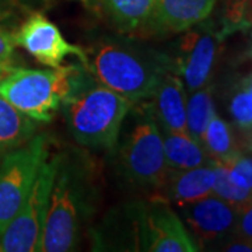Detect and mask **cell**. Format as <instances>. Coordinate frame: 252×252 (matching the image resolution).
<instances>
[{"label": "cell", "instance_id": "6da1fadb", "mask_svg": "<svg viewBox=\"0 0 252 252\" xmlns=\"http://www.w3.org/2000/svg\"><path fill=\"white\" fill-rule=\"evenodd\" d=\"M101 196L99 167L91 154L84 147L58 152V167L38 251H74L98 210Z\"/></svg>", "mask_w": 252, "mask_h": 252}, {"label": "cell", "instance_id": "7a4b0ae2", "mask_svg": "<svg viewBox=\"0 0 252 252\" xmlns=\"http://www.w3.org/2000/svg\"><path fill=\"white\" fill-rule=\"evenodd\" d=\"M84 49L91 76L132 104L152 98L162 77L175 70L171 55L127 36H98Z\"/></svg>", "mask_w": 252, "mask_h": 252}, {"label": "cell", "instance_id": "3957f363", "mask_svg": "<svg viewBox=\"0 0 252 252\" xmlns=\"http://www.w3.org/2000/svg\"><path fill=\"white\" fill-rule=\"evenodd\" d=\"M114 150H117L118 172L126 184L136 188L161 189L170 168L152 99L132 105Z\"/></svg>", "mask_w": 252, "mask_h": 252}, {"label": "cell", "instance_id": "277c9868", "mask_svg": "<svg viewBox=\"0 0 252 252\" xmlns=\"http://www.w3.org/2000/svg\"><path fill=\"white\" fill-rule=\"evenodd\" d=\"M90 79L81 62L49 69L16 67L0 79V95L30 119L48 124L64 99Z\"/></svg>", "mask_w": 252, "mask_h": 252}, {"label": "cell", "instance_id": "5b68a950", "mask_svg": "<svg viewBox=\"0 0 252 252\" xmlns=\"http://www.w3.org/2000/svg\"><path fill=\"white\" fill-rule=\"evenodd\" d=\"M132 105L93 77L64 99L62 111L67 129L80 147L114 150Z\"/></svg>", "mask_w": 252, "mask_h": 252}, {"label": "cell", "instance_id": "8992f818", "mask_svg": "<svg viewBox=\"0 0 252 252\" xmlns=\"http://www.w3.org/2000/svg\"><path fill=\"white\" fill-rule=\"evenodd\" d=\"M124 250L150 252H196L198 243L175 213L171 202L160 195L137 200L114 220Z\"/></svg>", "mask_w": 252, "mask_h": 252}, {"label": "cell", "instance_id": "52a82bcc", "mask_svg": "<svg viewBox=\"0 0 252 252\" xmlns=\"http://www.w3.org/2000/svg\"><path fill=\"white\" fill-rule=\"evenodd\" d=\"M51 146L48 133H35L0 162V235L27 199Z\"/></svg>", "mask_w": 252, "mask_h": 252}, {"label": "cell", "instance_id": "ba28073f", "mask_svg": "<svg viewBox=\"0 0 252 252\" xmlns=\"http://www.w3.org/2000/svg\"><path fill=\"white\" fill-rule=\"evenodd\" d=\"M56 167L58 153H49L39 168L27 199L0 235V252L38 251Z\"/></svg>", "mask_w": 252, "mask_h": 252}, {"label": "cell", "instance_id": "9c48e42d", "mask_svg": "<svg viewBox=\"0 0 252 252\" xmlns=\"http://www.w3.org/2000/svg\"><path fill=\"white\" fill-rule=\"evenodd\" d=\"M13 34L16 45L44 66L59 67L69 56H76L83 64L86 63V49L66 41L58 26L38 10L30 13Z\"/></svg>", "mask_w": 252, "mask_h": 252}, {"label": "cell", "instance_id": "30bf717a", "mask_svg": "<svg viewBox=\"0 0 252 252\" xmlns=\"http://www.w3.org/2000/svg\"><path fill=\"white\" fill-rule=\"evenodd\" d=\"M221 39L219 32L202 26V23L184 31L177 52L171 58L175 72L189 91L205 87L210 80Z\"/></svg>", "mask_w": 252, "mask_h": 252}, {"label": "cell", "instance_id": "8fae6325", "mask_svg": "<svg viewBox=\"0 0 252 252\" xmlns=\"http://www.w3.org/2000/svg\"><path fill=\"white\" fill-rule=\"evenodd\" d=\"M180 207L199 247L219 244L234 231L237 210L215 193Z\"/></svg>", "mask_w": 252, "mask_h": 252}, {"label": "cell", "instance_id": "7c38bea8", "mask_svg": "<svg viewBox=\"0 0 252 252\" xmlns=\"http://www.w3.org/2000/svg\"><path fill=\"white\" fill-rule=\"evenodd\" d=\"M215 4L216 0H157L143 32L160 36L184 32L203 23Z\"/></svg>", "mask_w": 252, "mask_h": 252}, {"label": "cell", "instance_id": "4fadbf2b", "mask_svg": "<svg viewBox=\"0 0 252 252\" xmlns=\"http://www.w3.org/2000/svg\"><path fill=\"white\" fill-rule=\"evenodd\" d=\"M150 99L154 114L162 129L188 133L187 87L178 73L175 70L167 73Z\"/></svg>", "mask_w": 252, "mask_h": 252}, {"label": "cell", "instance_id": "5bb4252c", "mask_svg": "<svg viewBox=\"0 0 252 252\" xmlns=\"http://www.w3.org/2000/svg\"><path fill=\"white\" fill-rule=\"evenodd\" d=\"M215 177V161L190 170L170 171L161 195L178 206L188 205L213 193Z\"/></svg>", "mask_w": 252, "mask_h": 252}, {"label": "cell", "instance_id": "9a60e30c", "mask_svg": "<svg viewBox=\"0 0 252 252\" xmlns=\"http://www.w3.org/2000/svg\"><path fill=\"white\" fill-rule=\"evenodd\" d=\"M157 0H98L109 23L121 34L143 32Z\"/></svg>", "mask_w": 252, "mask_h": 252}, {"label": "cell", "instance_id": "2e32d148", "mask_svg": "<svg viewBox=\"0 0 252 252\" xmlns=\"http://www.w3.org/2000/svg\"><path fill=\"white\" fill-rule=\"evenodd\" d=\"M165 161L170 171H184L213 162L203 146L188 133L162 129Z\"/></svg>", "mask_w": 252, "mask_h": 252}, {"label": "cell", "instance_id": "e0dca14e", "mask_svg": "<svg viewBox=\"0 0 252 252\" xmlns=\"http://www.w3.org/2000/svg\"><path fill=\"white\" fill-rule=\"evenodd\" d=\"M38 130V122L30 119L0 95V162L27 143Z\"/></svg>", "mask_w": 252, "mask_h": 252}, {"label": "cell", "instance_id": "ac0fdd59", "mask_svg": "<svg viewBox=\"0 0 252 252\" xmlns=\"http://www.w3.org/2000/svg\"><path fill=\"white\" fill-rule=\"evenodd\" d=\"M200 144L206 150L207 156L217 162H223L233 157L240 149L237 147L234 135L230 125L217 114L213 115L202 136Z\"/></svg>", "mask_w": 252, "mask_h": 252}, {"label": "cell", "instance_id": "d6986e66", "mask_svg": "<svg viewBox=\"0 0 252 252\" xmlns=\"http://www.w3.org/2000/svg\"><path fill=\"white\" fill-rule=\"evenodd\" d=\"M215 114L216 109L210 89L205 86L192 91V95L187 101V127L189 135L199 143Z\"/></svg>", "mask_w": 252, "mask_h": 252}, {"label": "cell", "instance_id": "ffe728a7", "mask_svg": "<svg viewBox=\"0 0 252 252\" xmlns=\"http://www.w3.org/2000/svg\"><path fill=\"white\" fill-rule=\"evenodd\" d=\"M215 172H216L215 185H213L215 195L225 200L228 205H231L237 212L252 203V190L238 185L230 177L227 168L221 162L215 161Z\"/></svg>", "mask_w": 252, "mask_h": 252}, {"label": "cell", "instance_id": "44dd1931", "mask_svg": "<svg viewBox=\"0 0 252 252\" xmlns=\"http://www.w3.org/2000/svg\"><path fill=\"white\" fill-rule=\"evenodd\" d=\"M252 30V0H225L219 34L225 38L238 31Z\"/></svg>", "mask_w": 252, "mask_h": 252}, {"label": "cell", "instance_id": "7402d4cb", "mask_svg": "<svg viewBox=\"0 0 252 252\" xmlns=\"http://www.w3.org/2000/svg\"><path fill=\"white\" fill-rule=\"evenodd\" d=\"M228 111L235 122L244 132L252 130V86L245 80L237 86L228 101Z\"/></svg>", "mask_w": 252, "mask_h": 252}, {"label": "cell", "instance_id": "603a6c76", "mask_svg": "<svg viewBox=\"0 0 252 252\" xmlns=\"http://www.w3.org/2000/svg\"><path fill=\"white\" fill-rule=\"evenodd\" d=\"M227 168L230 177L244 188L252 190V153L238 150L228 160L221 162Z\"/></svg>", "mask_w": 252, "mask_h": 252}, {"label": "cell", "instance_id": "cb8c5ba5", "mask_svg": "<svg viewBox=\"0 0 252 252\" xmlns=\"http://www.w3.org/2000/svg\"><path fill=\"white\" fill-rule=\"evenodd\" d=\"M16 48L14 34L0 26V79L16 69Z\"/></svg>", "mask_w": 252, "mask_h": 252}, {"label": "cell", "instance_id": "d4e9b609", "mask_svg": "<svg viewBox=\"0 0 252 252\" xmlns=\"http://www.w3.org/2000/svg\"><path fill=\"white\" fill-rule=\"evenodd\" d=\"M49 0H0V18L14 16L16 13H32L46 7Z\"/></svg>", "mask_w": 252, "mask_h": 252}, {"label": "cell", "instance_id": "484cf974", "mask_svg": "<svg viewBox=\"0 0 252 252\" xmlns=\"http://www.w3.org/2000/svg\"><path fill=\"white\" fill-rule=\"evenodd\" d=\"M233 234L252 241V203L237 212V221Z\"/></svg>", "mask_w": 252, "mask_h": 252}, {"label": "cell", "instance_id": "4316f807", "mask_svg": "<svg viewBox=\"0 0 252 252\" xmlns=\"http://www.w3.org/2000/svg\"><path fill=\"white\" fill-rule=\"evenodd\" d=\"M220 251L227 252H252V241L240 235L230 234L223 241L217 244Z\"/></svg>", "mask_w": 252, "mask_h": 252}, {"label": "cell", "instance_id": "83f0119b", "mask_svg": "<svg viewBox=\"0 0 252 252\" xmlns=\"http://www.w3.org/2000/svg\"><path fill=\"white\" fill-rule=\"evenodd\" d=\"M245 133H247V136H245V150L252 153V130H248Z\"/></svg>", "mask_w": 252, "mask_h": 252}, {"label": "cell", "instance_id": "f1b7e54d", "mask_svg": "<svg viewBox=\"0 0 252 252\" xmlns=\"http://www.w3.org/2000/svg\"><path fill=\"white\" fill-rule=\"evenodd\" d=\"M79 1L87 4V6H95V4H98V0H79Z\"/></svg>", "mask_w": 252, "mask_h": 252}, {"label": "cell", "instance_id": "f546056e", "mask_svg": "<svg viewBox=\"0 0 252 252\" xmlns=\"http://www.w3.org/2000/svg\"><path fill=\"white\" fill-rule=\"evenodd\" d=\"M244 80L247 81V83H248L250 86H252V72H251V74H250V76H248L247 79H244Z\"/></svg>", "mask_w": 252, "mask_h": 252}, {"label": "cell", "instance_id": "4dcf8cb0", "mask_svg": "<svg viewBox=\"0 0 252 252\" xmlns=\"http://www.w3.org/2000/svg\"><path fill=\"white\" fill-rule=\"evenodd\" d=\"M251 31H252V30H251ZM251 38H252V32H251Z\"/></svg>", "mask_w": 252, "mask_h": 252}]
</instances>
